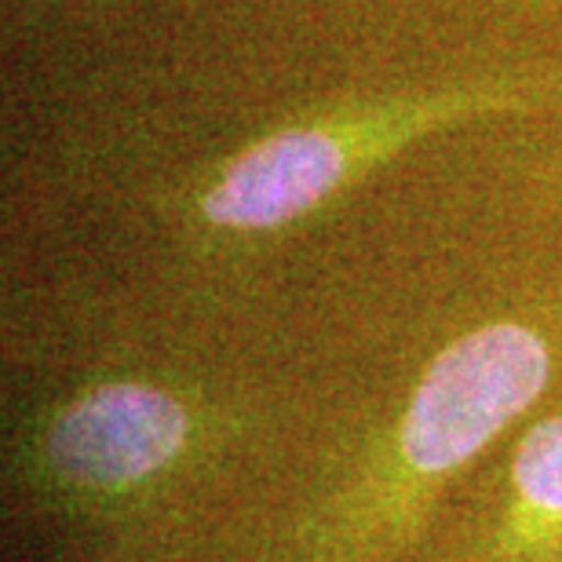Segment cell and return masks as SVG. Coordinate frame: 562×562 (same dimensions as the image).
<instances>
[{"label":"cell","instance_id":"3957f363","mask_svg":"<svg viewBox=\"0 0 562 562\" xmlns=\"http://www.w3.org/2000/svg\"><path fill=\"white\" fill-rule=\"evenodd\" d=\"M519 77L344 103L285 121L241 150L194 168L154 198L187 271H234L278 249L413 143L482 114L530 106Z\"/></svg>","mask_w":562,"mask_h":562},{"label":"cell","instance_id":"7a4b0ae2","mask_svg":"<svg viewBox=\"0 0 562 562\" xmlns=\"http://www.w3.org/2000/svg\"><path fill=\"white\" fill-rule=\"evenodd\" d=\"M307 387L201 358L103 355L11 406L4 490L95 559L143 555L263 468Z\"/></svg>","mask_w":562,"mask_h":562},{"label":"cell","instance_id":"277c9868","mask_svg":"<svg viewBox=\"0 0 562 562\" xmlns=\"http://www.w3.org/2000/svg\"><path fill=\"white\" fill-rule=\"evenodd\" d=\"M420 562H562V391L464 479Z\"/></svg>","mask_w":562,"mask_h":562},{"label":"cell","instance_id":"6da1fadb","mask_svg":"<svg viewBox=\"0 0 562 562\" xmlns=\"http://www.w3.org/2000/svg\"><path fill=\"white\" fill-rule=\"evenodd\" d=\"M559 391L562 300L490 307L373 384H311L227 501L150 552L95 562H420L464 479Z\"/></svg>","mask_w":562,"mask_h":562}]
</instances>
